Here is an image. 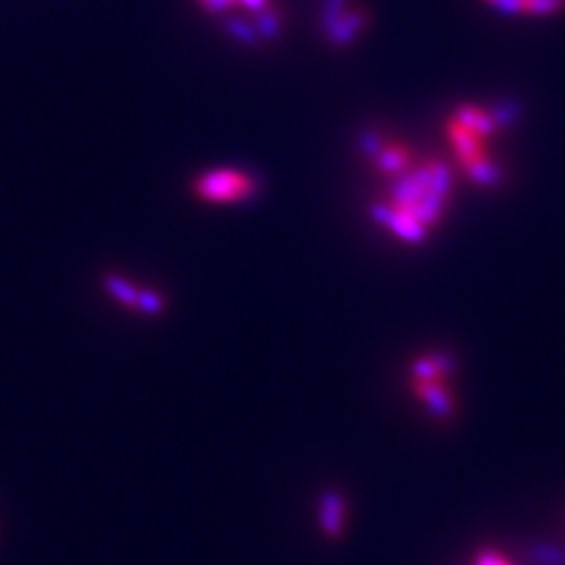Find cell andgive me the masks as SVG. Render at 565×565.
<instances>
[{
  "instance_id": "4fadbf2b",
  "label": "cell",
  "mask_w": 565,
  "mask_h": 565,
  "mask_svg": "<svg viewBox=\"0 0 565 565\" xmlns=\"http://www.w3.org/2000/svg\"><path fill=\"white\" fill-rule=\"evenodd\" d=\"M565 7V0H526L524 13L528 15H553Z\"/></svg>"
},
{
  "instance_id": "ac0fdd59",
  "label": "cell",
  "mask_w": 565,
  "mask_h": 565,
  "mask_svg": "<svg viewBox=\"0 0 565 565\" xmlns=\"http://www.w3.org/2000/svg\"><path fill=\"white\" fill-rule=\"evenodd\" d=\"M471 565H513L509 559L499 555L496 551H482L473 557Z\"/></svg>"
},
{
  "instance_id": "9c48e42d",
  "label": "cell",
  "mask_w": 565,
  "mask_h": 565,
  "mask_svg": "<svg viewBox=\"0 0 565 565\" xmlns=\"http://www.w3.org/2000/svg\"><path fill=\"white\" fill-rule=\"evenodd\" d=\"M467 168V174L471 176L473 183H478V185H484V187H492V185H499L501 180H503V172L496 168L494 164H490L486 157L476 164H471V166H465Z\"/></svg>"
},
{
  "instance_id": "3957f363",
  "label": "cell",
  "mask_w": 565,
  "mask_h": 565,
  "mask_svg": "<svg viewBox=\"0 0 565 565\" xmlns=\"http://www.w3.org/2000/svg\"><path fill=\"white\" fill-rule=\"evenodd\" d=\"M373 218H377L379 222H383L386 226H390V229L404 241H409V243H419L425 239L427 235V229L425 226H421L417 220H413L411 216H406L398 210H394L390 203L388 206H375L373 208Z\"/></svg>"
},
{
  "instance_id": "5bb4252c",
  "label": "cell",
  "mask_w": 565,
  "mask_h": 565,
  "mask_svg": "<svg viewBox=\"0 0 565 565\" xmlns=\"http://www.w3.org/2000/svg\"><path fill=\"white\" fill-rule=\"evenodd\" d=\"M162 298L157 293H149V291H139V300H137V308H141L147 314H157L162 310Z\"/></svg>"
},
{
  "instance_id": "5b68a950",
  "label": "cell",
  "mask_w": 565,
  "mask_h": 565,
  "mask_svg": "<svg viewBox=\"0 0 565 565\" xmlns=\"http://www.w3.org/2000/svg\"><path fill=\"white\" fill-rule=\"evenodd\" d=\"M342 522H344V499L337 492L327 494L321 507V528L329 538L342 536Z\"/></svg>"
},
{
  "instance_id": "9a60e30c",
  "label": "cell",
  "mask_w": 565,
  "mask_h": 565,
  "mask_svg": "<svg viewBox=\"0 0 565 565\" xmlns=\"http://www.w3.org/2000/svg\"><path fill=\"white\" fill-rule=\"evenodd\" d=\"M226 28H229V32H231L233 36H237L241 42H245V44H256V30H252L250 26H245L243 21L233 19V21H229V24H226Z\"/></svg>"
},
{
  "instance_id": "8992f818",
  "label": "cell",
  "mask_w": 565,
  "mask_h": 565,
  "mask_svg": "<svg viewBox=\"0 0 565 565\" xmlns=\"http://www.w3.org/2000/svg\"><path fill=\"white\" fill-rule=\"evenodd\" d=\"M411 162V155L400 145H390L383 147V151L375 157V166L383 174H398L404 172L406 166Z\"/></svg>"
},
{
  "instance_id": "8fae6325",
  "label": "cell",
  "mask_w": 565,
  "mask_h": 565,
  "mask_svg": "<svg viewBox=\"0 0 565 565\" xmlns=\"http://www.w3.org/2000/svg\"><path fill=\"white\" fill-rule=\"evenodd\" d=\"M107 289L111 291V296L120 300L122 304L126 306H137V300H139V291L134 289L128 281L120 279V277H109L107 279Z\"/></svg>"
},
{
  "instance_id": "6da1fadb",
  "label": "cell",
  "mask_w": 565,
  "mask_h": 565,
  "mask_svg": "<svg viewBox=\"0 0 565 565\" xmlns=\"http://www.w3.org/2000/svg\"><path fill=\"white\" fill-rule=\"evenodd\" d=\"M254 191V180L239 170H214L197 178L195 183L197 197L214 203L241 201L254 195Z\"/></svg>"
},
{
  "instance_id": "d6986e66",
  "label": "cell",
  "mask_w": 565,
  "mask_h": 565,
  "mask_svg": "<svg viewBox=\"0 0 565 565\" xmlns=\"http://www.w3.org/2000/svg\"><path fill=\"white\" fill-rule=\"evenodd\" d=\"M383 147H386V145H383V143L375 137V134H371V132L363 139V149H365L369 155H373V157H377V155L383 151Z\"/></svg>"
},
{
  "instance_id": "30bf717a",
  "label": "cell",
  "mask_w": 565,
  "mask_h": 565,
  "mask_svg": "<svg viewBox=\"0 0 565 565\" xmlns=\"http://www.w3.org/2000/svg\"><path fill=\"white\" fill-rule=\"evenodd\" d=\"M281 13L273 7H264L262 11H258L256 15V32H260L264 38L273 40L277 38L279 30H281Z\"/></svg>"
},
{
  "instance_id": "e0dca14e",
  "label": "cell",
  "mask_w": 565,
  "mask_h": 565,
  "mask_svg": "<svg viewBox=\"0 0 565 565\" xmlns=\"http://www.w3.org/2000/svg\"><path fill=\"white\" fill-rule=\"evenodd\" d=\"M517 105H501L496 111L490 113V118L494 122V126H507L513 118H517Z\"/></svg>"
},
{
  "instance_id": "52a82bcc",
  "label": "cell",
  "mask_w": 565,
  "mask_h": 565,
  "mask_svg": "<svg viewBox=\"0 0 565 565\" xmlns=\"http://www.w3.org/2000/svg\"><path fill=\"white\" fill-rule=\"evenodd\" d=\"M457 122L467 130H471L473 134H478V137H488V134H492L496 128L490 113H484L476 107H461L457 111Z\"/></svg>"
},
{
  "instance_id": "277c9868",
  "label": "cell",
  "mask_w": 565,
  "mask_h": 565,
  "mask_svg": "<svg viewBox=\"0 0 565 565\" xmlns=\"http://www.w3.org/2000/svg\"><path fill=\"white\" fill-rule=\"evenodd\" d=\"M450 134H452V141H455V145H457V153L461 157V162L465 166H471V164L484 160V151L480 147L478 134H473L471 130H467L459 122H455Z\"/></svg>"
},
{
  "instance_id": "ba28073f",
  "label": "cell",
  "mask_w": 565,
  "mask_h": 565,
  "mask_svg": "<svg viewBox=\"0 0 565 565\" xmlns=\"http://www.w3.org/2000/svg\"><path fill=\"white\" fill-rule=\"evenodd\" d=\"M367 26L365 13H352L348 17H339L337 24L327 32L335 44H348L358 30Z\"/></svg>"
},
{
  "instance_id": "7a4b0ae2",
  "label": "cell",
  "mask_w": 565,
  "mask_h": 565,
  "mask_svg": "<svg viewBox=\"0 0 565 565\" xmlns=\"http://www.w3.org/2000/svg\"><path fill=\"white\" fill-rule=\"evenodd\" d=\"M448 375H436L425 379H411V388L417 398H421L429 411L438 419H452L455 417V398H452L448 386Z\"/></svg>"
},
{
  "instance_id": "7c38bea8",
  "label": "cell",
  "mask_w": 565,
  "mask_h": 565,
  "mask_svg": "<svg viewBox=\"0 0 565 565\" xmlns=\"http://www.w3.org/2000/svg\"><path fill=\"white\" fill-rule=\"evenodd\" d=\"M199 3L206 7L208 11H212V13H222L226 9L235 7L237 3H241L247 9H252L254 13H258V11H262L266 7L268 0H199Z\"/></svg>"
},
{
  "instance_id": "2e32d148",
  "label": "cell",
  "mask_w": 565,
  "mask_h": 565,
  "mask_svg": "<svg viewBox=\"0 0 565 565\" xmlns=\"http://www.w3.org/2000/svg\"><path fill=\"white\" fill-rule=\"evenodd\" d=\"M486 3L492 5L494 9H499L501 13H507V15L524 13V9H526V0H486Z\"/></svg>"
}]
</instances>
